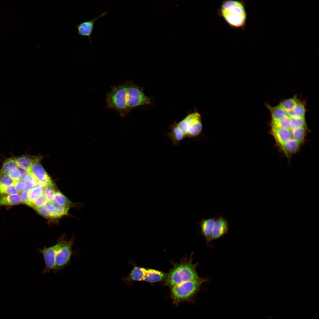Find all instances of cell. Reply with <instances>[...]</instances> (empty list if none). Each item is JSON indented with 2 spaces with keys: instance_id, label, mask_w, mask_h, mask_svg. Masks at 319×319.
<instances>
[{
  "instance_id": "d6986e66",
  "label": "cell",
  "mask_w": 319,
  "mask_h": 319,
  "mask_svg": "<svg viewBox=\"0 0 319 319\" xmlns=\"http://www.w3.org/2000/svg\"><path fill=\"white\" fill-rule=\"evenodd\" d=\"M266 106L270 111L272 120H278L287 115V112L279 105L276 106H272L267 104Z\"/></svg>"
},
{
  "instance_id": "5bb4252c",
  "label": "cell",
  "mask_w": 319,
  "mask_h": 319,
  "mask_svg": "<svg viewBox=\"0 0 319 319\" xmlns=\"http://www.w3.org/2000/svg\"><path fill=\"white\" fill-rule=\"evenodd\" d=\"M41 159L40 156L23 155L15 158V160L18 167L29 171L34 163L40 161Z\"/></svg>"
},
{
  "instance_id": "4dcf8cb0",
  "label": "cell",
  "mask_w": 319,
  "mask_h": 319,
  "mask_svg": "<svg viewBox=\"0 0 319 319\" xmlns=\"http://www.w3.org/2000/svg\"><path fill=\"white\" fill-rule=\"evenodd\" d=\"M23 181L28 188H32L37 184L36 179L29 172L23 178Z\"/></svg>"
},
{
  "instance_id": "6da1fadb",
  "label": "cell",
  "mask_w": 319,
  "mask_h": 319,
  "mask_svg": "<svg viewBox=\"0 0 319 319\" xmlns=\"http://www.w3.org/2000/svg\"><path fill=\"white\" fill-rule=\"evenodd\" d=\"M245 6V2L242 0L224 1L217 14L231 28L243 30L247 19Z\"/></svg>"
},
{
  "instance_id": "44dd1931",
  "label": "cell",
  "mask_w": 319,
  "mask_h": 319,
  "mask_svg": "<svg viewBox=\"0 0 319 319\" xmlns=\"http://www.w3.org/2000/svg\"><path fill=\"white\" fill-rule=\"evenodd\" d=\"M306 109L305 104L299 102L297 105L292 110L287 112L290 117L305 118Z\"/></svg>"
},
{
  "instance_id": "3957f363",
  "label": "cell",
  "mask_w": 319,
  "mask_h": 319,
  "mask_svg": "<svg viewBox=\"0 0 319 319\" xmlns=\"http://www.w3.org/2000/svg\"><path fill=\"white\" fill-rule=\"evenodd\" d=\"M128 81L111 87L106 95V106L117 111L122 117L126 116L130 112L127 105Z\"/></svg>"
},
{
  "instance_id": "4316f807",
  "label": "cell",
  "mask_w": 319,
  "mask_h": 319,
  "mask_svg": "<svg viewBox=\"0 0 319 319\" xmlns=\"http://www.w3.org/2000/svg\"><path fill=\"white\" fill-rule=\"evenodd\" d=\"M306 126L305 118L289 117L290 129L292 130L300 127H306Z\"/></svg>"
},
{
  "instance_id": "d590c367",
  "label": "cell",
  "mask_w": 319,
  "mask_h": 319,
  "mask_svg": "<svg viewBox=\"0 0 319 319\" xmlns=\"http://www.w3.org/2000/svg\"><path fill=\"white\" fill-rule=\"evenodd\" d=\"M14 180L8 175H4L0 176V184L7 185L13 184Z\"/></svg>"
},
{
  "instance_id": "836d02e7",
  "label": "cell",
  "mask_w": 319,
  "mask_h": 319,
  "mask_svg": "<svg viewBox=\"0 0 319 319\" xmlns=\"http://www.w3.org/2000/svg\"><path fill=\"white\" fill-rule=\"evenodd\" d=\"M8 175L14 180H21V173L20 169L18 167H16L11 170Z\"/></svg>"
},
{
  "instance_id": "f546056e",
  "label": "cell",
  "mask_w": 319,
  "mask_h": 319,
  "mask_svg": "<svg viewBox=\"0 0 319 319\" xmlns=\"http://www.w3.org/2000/svg\"><path fill=\"white\" fill-rule=\"evenodd\" d=\"M53 202L55 204L61 206H69L71 202L60 191L56 192Z\"/></svg>"
},
{
  "instance_id": "d6a6232c",
  "label": "cell",
  "mask_w": 319,
  "mask_h": 319,
  "mask_svg": "<svg viewBox=\"0 0 319 319\" xmlns=\"http://www.w3.org/2000/svg\"><path fill=\"white\" fill-rule=\"evenodd\" d=\"M47 201L43 193L39 198L31 203L30 206L35 209L44 206L46 204Z\"/></svg>"
},
{
  "instance_id": "52a82bcc",
  "label": "cell",
  "mask_w": 319,
  "mask_h": 319,
  "mask_svg": "<svg viewBox=\"0 0 319 319\" xmlns=\"http://www.w3.org/2000/svg\"><path fill=\"white\" fill-rule=\"evenodd\" d=\"M127 99L130 112L136 107L151 103L150 99L145 95L142 88L132 81H128Z\"/></svg>"
},
{
  "instance_id": "7a4b0ae2",
  "label": "cell",
  "mask_w": 319,
  "mask_h": 319,
  "mask_svg": "<svg viewBox=\"0 0 319 319\" xmlns=\"http://www.w3.org/2000/svg\"><path fill=\"white\" fill-rule=\"evenodd\" d=\"M196 265L191 260L175 264L167 276L166 284L171 289L183 282L197 279L200 277L196 271Z\"/></svg>"
},
{
  "instance_id": "30bf717a",
  "label": "cell",
  "mask_w": 319,
  "mask_h": 319,
  "mask_svg": "<svg viewBox=\"0 0 319 319\" xmlns=\"http://www.w3.org/2000/svg\"><path fill=\"white\" fill-rule=\"evenodd\" d=\"M108 13L107 12L105 11L92 19L77 24L75 27L77 31V35L88 37L91 43V36L93 32L95 22L98 19L106 15Z\"/></svg>"
},
{
  "instance_id": "2e32d148",
  "label": "cell",
  "mask_w": 319,
  "mask_h": 319,
  "mask_svg": "<svg viewBox=\"0 0 319 319\" xmlns=\"http://www.w3.org/2000/svg\"><path fill=\"white\" fill-rule=\"evenodd\" d=\"M167 274L162 271L152 269L147 270L143 280L149 282H157L167 277Z\"/></svg>"
},
{
  "instance_id": "4fadbf2b",
  "label": "cell",
  "mask_w": 319,
  "mask_h": 319,
  "mask_svg": "<svg viewBox=\"0 0 319 319\" xmlns=\"http://www.w3.org/2000/svg\"><path fill=\"white\" fill-rule=\"evenodd\" d=\"M147 271L145 268L135 266L127 276L123 277V281L127 285L131 286L134 281L143 280Z\"/></svg>"
},
{
  "instance_id": "9a60e30c",
  "label": "cell",
  "mask_w": 319,
  "mask_h": 319,
  "mask_svg": "<svg viewBox=\"0 0 319 319\" xmlns=\"http://www.w3.org/2000/svg\"><path fill=\"white\" fill-rule=\"evenodd\" d=\"M215 218L203 219L199 222L202 234L209 242L214 226Z\"/></svg>"
},
{
  "instance_id": "e575fe53",
  "label": "cell",
  "mask_w": 319,
  "mask_h": 319,
  "mask_svg": "<svg viewBox=\"0 0 319 319\" xmlns=\"http://www.w3.org/2000/svg\"><path fill=\"white\" fill-rule=\"evenodd\" d=\"M13 184L17 193H21L25 190L26 186L23 180H14Z\"/></svg>"
},
{
  "instance_id": "ffe728a7",
  "label": "cell",
  "mask_w": 319,
  "mask_h": 319,
  "mask_svg": "<svg viewBox=\"0 0 319 319\" xmlns=\"http://www.w3.org/2000/svg\"><path fill=\"white\" fill-rule=\"evenodd\" d=\"M300 144L295 140L292 139L286 142L281 148L287 156H289L297 151Z\"/></svg>"
},
{
  "instance_id": "ac0fdd59",
  "label": "cell",
  "mask_w": 319,
  "mask_h": 319,
  "mask_svg": "<svg viewBox=\"0 0 319 319\" xmlns=\"http://www.w3.org/2000/svg\"><path fill=\"white\" fill-rule=\"evenodd\" d=\"M20 202V197L18 194L0 196V206L17 205Z\"/></svg>"
},
{
  "instance_id": "83f0119b",
  "label": "cell",
  "mask_w": 319,
  "mask_h": 319,
  "mask_svg": "<svg viewBox=\"0 0 319 319\" xmlns=\"http://www.w3.org/2000/svg\"><path fill=\"white\" fill-rule=\"evenodd\" d=\"M69 208V206L58 205L55 204L54 211L50 218H56L67 214Z\"/></svg>"
},
{
  "instance_id": "9c48e42d",
  "label": "cell",
  "mask_w": 319,
  "mask_h": 319,
  "mask_svg": "<svg viewBox=\"0 0 319 319\" xmlns=\"http://www.w3.org/2000/svg\"><path fill=\"white\" fill-rule=\"evenodd\" d=\"M56 246L54 245L47 247L44 246L42 249L37 248L39 252L43 255L45 266L42 271L43 274H46L54 270L55 267V256Z\"/></svg>"
},
{
  "instance_id": "7c38bea8",
  "label": "cell",
  "mask_w": 319,
  "mask_h": 319,
  "mask_svg": "<svg viewBox=\"0 0 319 319\" xmlns=\"http://www.w3.org/2000/svg\"><path fill=\"white\" fill-rule=\"evenodd\" d=\"M271 132L277 143L281 147L289 140L293 139L292 130L287 128L271 127Z\"/></svg>"
},
{
  "instance_id": "f1b7e54d",
  "label": "cell",
  "mask_w": 319,
  "mask_h": 319,
  "mask_svg": "<svg viewBox=\"0 0 319 319\" xmlns=\"http://www.w3.org/2000/svg\"><path fill=\"white\" fill-rule=\"evenodd\" d=\"M289 117L287 115L277 120H272L271 127L289 128Z\"/></svg>"
},
{
  "instance_id": "1f68e13d",
  "label": "cell",
  "mask_w": 319,
  "mask_h": 319,
  "mask_svg": "<svg viewBox=\"0 0 319 319\" xmlns=\"http://www.w3.org/2000/svg\"><path fill=\"white\" fill-rule=\"evenodd\" d=\"M53 187H46L43 189V194L48 202L52 201L54 199L56 192Z\"/></svg>"
},
{
  "instance_id": "cb8c5ba5",
  "label": "cell",
  "mask_w": 319,
  "mask_h": 319,
  "mask_svg": "<svg viewBox=\"0 0 319 319\" xmlns=\"http://www.w3.org/2000/svg\"><path fill=\"white\" fill-rule=\"evenodd\" d=\"M43 194V189L40 185L37 184L34 187L29 189L28 193V200L30 206L31 204L39 198Z\"/></svg>"
},
{
  "instance_id": "7402d4cb",
  "label": "cell",
  "mask_w": 319,
  "mask_h": 319,
  "mask_svg": "<svg viewBox=\"0 0 319 319\" xmlns=\"http://www.w3.org/2000/svg\"><path fill=\"white\" fill-rule=\"evenodd\" d=\"M17 167L15 157H11L6 159L3 162L0 169V176L8 175L12 169Z\"/></svg>"
},
{
  "instance_id": "8992f818",
  "label": "cell",
  "mask_w": 319,
  "mask_h": 319,
  "mask_svg": "<svg viewBox=\"0 0 319 319\" xmlns=\"http://www.w3.org/2000/svg\"><path fill=\"white\" fill-rule=\"evenodd\" d=\"M175 124L185 138L197 136L202 129L201 115L197 112L190 114Z\"/></svg>"
},
{
  "instance_id": "8fae6325",
  "label": "cell",
  "mask_w": 319,
  "mask_h": 319,
  "mask_svg": "<svg viewBox=\"0 0 319 319\" xmlns=\"http://www.w3.org/2000/svg\"><path fill=\"white\" fill-rule=\"evenodd\" d=\"M228 227V223L226 218L222 217L215 218L209 242L219 239L227 234Z\"/></svg>"
},
{
  "instance_id": "484cf974",
  "label": "cell",
  "mask_w": 319,
  "mask_h": 319,
  "mask_svg": "<svg viewBox=\"0 0 319 319\" xmlns=\"http://www.w3.org/2000/svg\"><path fill=\"white\" fill-rule=\"evenodd\" d=\"M306 134V127L297 128L292 130V137L293 139L300 144L304 141Z\"/></svg>"
},
{
  "instance_id": "603a6c76",
  "label": "cell",
  "mask_w": 319,
  "mask_h": 319,
  "mask_svg": "<svg viewBox=\"0 0 319 319\" xmlns=\"http://www.w3.org/2000/svg\"><path fill=\"white\" fill-rule=\"evenodd\" d=\"M55 208V204L53 202H48L44 206L35 209L40 214L50 218Z\"/></svg>"
},
{
  "instance_id": "e0dca14e",
  "label": "cell",
  "mask_w": 319,
  "mask_h": 319,
  "mask_svg": "<svg viewBox=\"0 0 319 319\" xmlns=\"http://www.w3.org/2000/svg\"><path fill=\"white\" fill-rule=\"evenodd\" d=\"M171 128L170 131L167 134V136L172 141L173 145L178 146L180 142L185 137L176 126L175 123Z\"/></svg>"
},
{
  "instance_id": "5b68a950",
  "label": "cell",
  "mask_w": 319,
  "mask_h": 319,
  "mask_svg": "<svg viewBox=\"0 0 319 319\" xmlns=\"http://www.w3.org/2000/svg\"><path fill=\"white\" fill-rule=\"evenodd\" d=\"M74 238L72 237L68 240L64 234L60 236L56 243L55 256V267L53 271L56 274L68 265L73 254L72 247L74 243Z\"/></svg>"
},
{
  "instance_id": "8d00e7d4",
  "label": "cell",
  "mask_w": 319,
  "mask_h": 319,
  "mask_svg": "<svg viewBox=\"0 0 319 319\" xmlns=\"http://www.w3.org/2000/svg\"><path fill=\"white\" fill-rule=\"evenodd\" d=\"M29 189L27 188L22 192L20 196V201L23 203L28 205L29 201L28 200V193Z\"/></svg>"
},
{
  "instance_id": "d4e9b609",
  "label": "cell",
  "mask_w": 319,
  "mask_h": 319,
  "mask_svg": "<svg viewBox=\"0 0 319 319\" xmlns=\"http://www.w3.org/2000/svg\"><path fill=\"white\" fill-rule=\"evenodd\" d=\"M299 102L295 97L284 100L279 105L287 112L292 110Z\"/></svg>"
},
{
  "instance_id": "ba28073f",
  "label": "cell",
  "mask_w": 319,
  "mask_h": 319,
  "mask_svg": "<svg viewBox=\"0 0 319 319\" xmlns=\"http://www.w3.org/2000/svg\"><path fill=\"white\" fill-rule=\"evenodd\" d=\"M40 161L34 163L29 170L35 178L38 184L41 187L54 186L51 178L40 163Z\"/></svg>"
},
{
  "instance_id": "74e56055",
  "label": "cell",
  "mask_w": 319,
  "mask_h": 319,
  "mask_svg": "<svg viewBox=\"0 0 319 319\" xmlns=\"http://www.w3.org/2000/svg\"><path fill=\"white\" fill-rule=\"evenodd\" d=\"M7 186L5 185L0 184V196L7 194Z\"/></svg>"
},
{
  "instance_id": "277c9868",
  "label": "cell",
  "mask_w": 319,
  "mask_h": 319,
  "mask_svg": "<svg viewBox=\"0 0 319 319\" xmlns=\"http://www.w3.org/2000/svg\"><path fill=\"white\" fill-rule=\"evenodd\" d=\"M206 281V279L199 277L172 287L171 296L173 303L178 305L182 302L191 300L199 291L202 283Z\"/></svg>"
}]
</instances>
